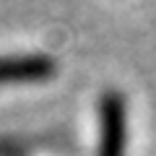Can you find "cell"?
Wrapping results in <instances>:
<instances>
[{
    "mask_svg": "<svg viewBox=\"0 0 156 156\" xmlns=\"http://www.w3.org/2000/svg\"><path fill=\"white\" fill-rule=\"evenodd\" d=\"M128 154V104L115 89L99 99V148L96 156H125Z\"/></svg>",
    "mask_w": 156,
    "mask_h": 156,
    "instance_id": "obj_1",
    "label": "cell"
},
{
    "mask_svg": "<svg viewBox=\"0 0 156 156\" xmlns=\"http://www.w3.org/2000/svg\"><path fill=\"white\" fill-rule=\"evenodd\" d=\"M55 60L47 55L0 57V83H34L55 76Z\"/></svg>",
    "mask_w": 156,
    "mask_h": 156,
    "instance_id": "obj_2",
    "label": "cell"
}]
</instances>
